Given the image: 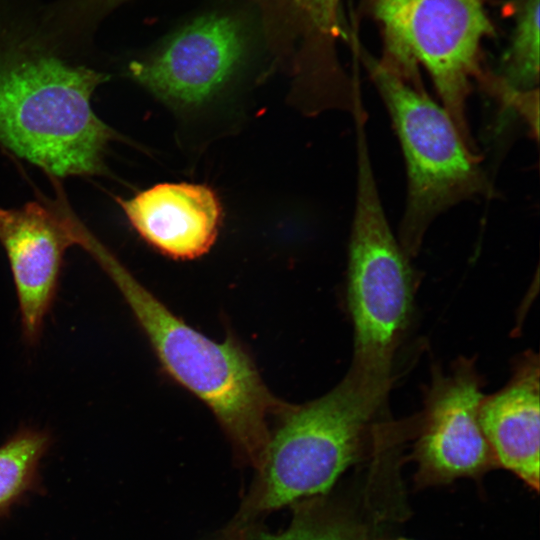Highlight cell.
Instances as JSON below:
<instances>
[{
  "instance_id": "1",
  "label": "cell",
  "mask_w": 540,
  "mask_h": 540,
  "mask_svg": "<svg viewBox=\"0 0 540 540\" xmlns=\"http://www.w3.org/2000/svg\"><path fill=\"white\" fill-rule=\"evenodd\" d=\"M109 75L36 35L0 30V147L55 177L106 172L116 132L94 112Z\"/></svg>"
},
{
  "instance_id": "2",
  "label": "cell",
  "mask_w": 540,
  "mask_h": 540,
  "mask_svg": "<svg viewBox=\"0 0 540 540\" xmlns=\"http://www.w3.org/2000/svg\"><path fill=\"white\" fill-rule=\"evenodd\" d=\"M123 295L163 370L214 414L237 455L255 468L284 403L264 384L248 351L216 342L171 312L94 238L86 245Z\"/></svg>"
},
{
  "instance_id": "3",
  "label": "cell",
  "mask_w": 540,
  "mask_h": 540,
  "mask_svg": "<svg viewBox=\"0 0 540 540\" xmlns=\"http://www.w3.org/2000/svg\"><path fill=\"white\" fill-rule=\"evenodd\" d=\"M205 10L131 60L126 75L182 118L230 104L274 71L255 12L242 0Z\"/></svg>"
},
{
  "instance_id": "4",
  "label": "cell",
  "mask_w": 540,
  "mask_h": 540,
  "mask_svg": "<svg viewBox=\"0 0 540 540\" xmlns=\"http://www.w3.org/2000/svg\"><path fill=\"white\" fill-rule=\"evenodd\" d=\"M387 398L348 371L325 395L300 405L284 403L240 521L328 491L354 461Z\"/></svg>"
},
{
  "instance_id": "5",
  "label": "cell",
  "mask_w": 540,
  "mask_h": 540,
  "mask_svg": "<svg viewBox=\"0 0 540 540\" xmlns=\"http://www.w3.org/2000/svg\"><path fill=\"white\" fill-rule=\"evenodd\" d=\"M356 201L348 250L347 303L354 328L349 369L389 391L394 358L411 321L415 277L377 190L365 127L356 126Z\"/></svg>"
},
{
  "instance_id": "6",
  "label": "cell",
  "mask_w": 540,
  "mask_h": 540,
  "mask_svg": "<svg viewBox=\"0 0 540 540\" xmlns=\"http://www.w3.org/2000/svg\"><path fill=\"white\" fill-rule=\"evenodd\" d=\"M353 49L387 107L405 158L408 190L399 243L411 258L439 214L464 200L491 195V189L476 150L424 87L386 69L358 42Z\"/></svg>"
},
{
  "instance_id": "7",
  "label": "cell",
  "mask_w": 540,
  "mask_h": 540,
  "mask_svg": "<svg viewBox=\"0 0 540 540\" xmlns=\"http://www.w3.org/2000/svg\"><path fill=\"white\" fill-rule=\"evenodd\" d=\"M381 28L378 61L406 82L421 87L419 66L430 75L465 141L473 148L466 118L472 81L483 70L481 43L494 34L485 0H366Z\"/></svg>"
},
{
  "instance_id": "8",
  "label": "cell",
  "mask_w": 540,
  "mask_h": 540,
  "mask_svg": "<svg viewBox=\"0 0 540 540\" xmlns=\"http://www.w3.org/2000/svg\"><path fill=\"white\" fill-rule=\"evenodd\" d=\"M482 386L474 359L460 357L450 371H433L415 451L429 476H471L495 463L479 421Z\"/></svg>"
},
{
  "instance_id": "9",
  "label": "cell",
  "mask_w": 540,
  "mask_h": 540,
  "mask_svg": "<svg viewBox=\"0 0 540 540\" xmlns=\"http://www.w3.org/2000/svg\"><path fill=\"white\" fill-rule=\"evenodd\" d=\"M78 227L36 201L0 207V243L10 264L23 335L34 344L57 292L63 256L77 243Z\"/></svg>"
},
{
  "instance_id": "10",
  "label": "cell",
  "mask_w": 540,
  "mask_h": 540,
  "mask_svg": "<svg viewBox=\"0 0 540 540\" xmlns=\"http://www.w3.org/2000/svg\"><path fill=\"white\" fill-rule=\"evenodd\" d=\"M117 200L136 233L174 259H194L208 252L220 229V200L203 184L159 183Z\"/></svg>"
},
{
  "instance_id": "11",
  "label": "cell",
  "mask_w": 540,
  "mask_h": 540,
  "mask_svg": "<svg viewBox=\"0 0 540 540\" xmlns=\"http://www.w3.org/2000/svg\"><path fill=\"white\" fill-rule=\"evenodd\" d=\"M539 357H518L512 377L499 391L483 397L479 421L495 462L528 486L539 489Z\"/></svg>"
},
{
  "instance_id": "12",
  "label": "cell",
  "mask_w": 540,
  "mask_h": 540,
  "mask_svg": "<svg viewBox=\"0 0 540 540\" xmlns=\"http://www.w3.org/2000/svg\"><path fill=\"white\" fill-rule=\"evenodd\" d=\"M256 14L275 69L298 55L337 53L341 0H242Z\"/></svg>"
},
{
  "instance_id": "13",
  "label": "cell",
  "mask_w": 540,
  "mask_h": 540,
  "mask_svg": "<svg viewBox=\"0 0 540 540\" xmlns=\"http://www.w3.org/2000/svg\"><path fill=\"white\" fill-rule=\"evenodd\" d=\"M51 444L49 432L23 427L0 446V519L30 494L45 493L39 466Z\"/></svg>"
},
{
  "instance_id": "14",
  "label": "cell",
  "mask_w": 540,
  "mask_h": 540,
  "mask_svg": "<svg viewBox=\"0 0 540 540\" xmlns=\"http://www.w3.org/2000/svg\"><path fill=\"white\" fill-rule=\"evenodd\" d=\"M539 0L513 3L515 25L503 70L498 74L509 86L533 90L539 83Z\"/></svg>"
},
{
  "instance_id": "15",
  "label": "cell",
  "mask_w": 540,
  "mask_h": 540,
  "mask_svg": "<svg viewBox=\"0 0 540 540\" xmlns=\"http://www.w3.org/2000/svg\"><path fill=\"white\" fill-rule=\"evenodd\" d=\"M247 540H353L341 525L318 517L301 508L296 511L290 525L279 533L257 531L247 533Z\"/></svg>"
},
{
  "instance_id": "16",
  "label": "cell",
  "mask_w": 540,
  "mask_h": 540,
  "mask_svg": "<svg viewBox=\"0 0 540 540\" xmlns=\"http://www.w3.org/2000/svg\"><path fill=\"white\" fill-rule=\"evenodd\" d=\"M478 81L491 92L505 107L514 110L522 116L529 126L532 134L538 137L539 130V90H520L509 86L498 74L483 71Z\"/></svg>"
},
{
  "instance_id": "17",
  "label": "cell",
  "mask_w": 540,
  "mask_h": 540,
  "mask_svg": "<svg viewBox=\"0 0 540 540\" xmlns=\"http://www.w3.org/2000/svg\"><path fill=\"white\" fill-rule=\"evenodd\" d=\"M226 540H247V532L240 524L233 526L229 531Z\"/></svg>"
},
{
  "instance_id": "18",
  "label": "cell",
  "mask_w": 540,
  "mask_h": 540,
  "mask_svg": "<svg viewBox=\"0 0 540 540\" xmlns=\"http://www.w3.org/2000/svg\"><path fill=\"white\" fill-rule=\"evenodd\" d=\"M125 1L126 0H102V4L105 8L108 9V8L115 7Z\"/></svg>"
}]
</instances>
